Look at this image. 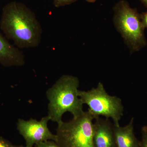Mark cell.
<instances>
[{
    "mask_svg": "<svg viewBox=\"0 0 147 147\" xmlns=\"http://www.w3.org/2000/svg\"><path fill=\"white\" fill-rule=\"evenodd\" d=\"M1 28L21 49L37 47L41 41V25L35 13L22 3L12 2L4 8Z\"/></svg>",
    "mask_w": 147,
    "mask_h": 147,
    "instance_id": "6da1fadb",
    "label": "cell"
},
{
    "mask_svg": "<svg viewBox=\"0 0 147 147\" xmlns=\"http://www.w3.org/2000/svg\"><path fill=\"white\" fill-rule=\"evenodd\" d=\"M78 95L83 104L88 105V111L94 120L102 116L112 119L115 125H120L124 112L121 99L108 94L101 82L89 90H79Z\"/></svg>",
    "mask_w": 147,
    "mask_h": 147,
    "instance_id": "277c9868",
    "label": "cell"
},
{
    "mask_svg": "<svg viewBox=\"0 0 147 147\" xmlns=\"http://www.w3.org/2000/svg\"><path fill=\"white\" fill-rule=\"evenodd\" d=\"M140 1L145 6L147 7V0H140Z\"/></svg>",
    "mask_w": 147,
    "mask_h": 147,
    "instance_id": "9a60e30c",
    "label": "cell"
},
{
    "mask_svg": "<svg viewBox=\"0 0 147 147\" xmlns=\"http://www.w3.org/2000/svg\"><path fill=\"white\" fill-rule=\"evenodd\" d=\"M0 61L9 65L22 66L25 64L23 52L15 48L0 34Z\"/></svg>",
    "mask_w": 147,
    "mask_h": 147,
    "instance_id": "9c48e42d",
    "label": "cell"
},
{
    "mask_svg": "<svg viewBox=\"0 0 147 147\" xmlns=\"http://www.w3.org/2000/svg\"><path fill=\"white\" fill-rule=\"evenodd\" d=\"M34 146L35 147H59L56 142L52 140L40 142Z\"/></svg>",
    "mask_w": 147,
    "mask_h": 147,
    "instance_id": "7c38bea8",
    "label": "cell"
},
{
    "mask_svg": "<svg viewBox=\"0 0 147 147\" xmlns=\"http://www.w3.org/2000/svg\"><path fill=\"white\" fill-rule=\"evenodd\" d=\"M79 79L76 76L64 75L46 92L49 100L48 116L50 121L61 123L65 113L69 112L76 118L84 113L83 104L78 95Z\"/></svg>",
    "mask_w": 147,
    "mask_h": 147,
    "instance_id": "7a4b0ae2",
    "label": "cell"
},
{
    "mask_svg": "<svg viewBox=\"0 0 147 147\" xmlns=\"http://www.w3.org/2000/svg\"><path fill=\"white\" fill-rule=\"evenodd\" d=\"M76 1L77 0H54L53 4L55 7H59L71 4Z\"/></svg>",
    "mask_w": 147,
    "mask_h": 147,
    "instance_id": "8fae6325",
    "label": "cell"
},
{
    "mask_svg": "<svg viewBox=\"0 0 147 147\" xmlns=\"http://www.w3.org/2000/svg\"><path fill=\"white\" fill-rule=\"evenodd\" d=\"M49 121L50 118L47 116L39 121L33 119L28 121L18 120L17 129L25 139L26 146L33 147L38 143L48 140L56 142V134H53L47 126Z\"/></svg>",
    "mask_w": 147,
    "mask_h": 147,
    "instance_id": "8992f818",
    "label": "cell"
},
{
    "mask_svg": "<svg viewBox=\"0 0 147 147\" xmlns=\"http://www.w3.org/2000/svg\"><path fill=\"white\" fill-rule=\"evenodd\" d=\"M93 123V142L94 147H117L114 123L110 119L100 117Z\"/></svg>",
    "mask_w": 147,
    "mask_h": 147,
    "instance_id": "52a82bcc",
    "label": "cell"
},
{
    "mask_svg": "<svg viewBox=\"0 0 147 147\" xmlns=\"http://www.w3.org/2000/svg\"><path fill=\"white\" fill-rule=\"evenodd\" d=\"M141 140L139 147H147V125L143 126L141 130Z\"/></svg>",
    "mask_w": 147,
    "mask_h": 147,
    "instance_id": "30bf717a",
    "label": "cell"
},
{
    "mask_svg": "<svg viewBox=\"0 0 147 147\" xmlns=\"http://www.w3.org/2000/svg\"><path fill=\"white\" fill-rule=\"evenodd\" d=\"M134 118L125 126L114 125L117 147H139V142L134 133Z\"/></svg>",
    "mask_w": 147,
    "mask_h": 147,
    "instance_id": "ba28073f",
    "label": "cell"
},
{
    "mask_svg": "<svg viewBox=\"0 0 147 147\" xmlns=\"http://www.w3.org/2000/svg\"><path fill=\"white\" fill-rule=\"evenodd\" d=\"M0 147H14L8 140L0 137Z\"/></svg>",
    "mask_w": 147,
    "mask_h": 147,
    "instance_id": "4fadbf2b",
    "label": "cell"
},
{
    "mask_svg": "<svg viewBox=\"0 0 147 147\" xmlns=\"http://www.w3.org/2000/svg\"><path fill=\"white\" fill-rule=\"evenodd\" d=\"M114 23L131 53L138 52L147 45L145 28L140 14L127 2L121 1L114 8Z\"/></svg>",
    "mask_w": 147,
    "mask_h": 147,
    "instance_id": "3957f363",
    "label": "cell"
},
{
    "mask_svg": "<svg viewBox=\"0 0 147 147\" xmlns=\"http://www.w3.org/2000/svg\"><path fill=\"white\" fill-rule=\"evenodd\" d=\"M14 147H27L26 146H14Z\"/></svg>",
    "mask_w": 147,
    "mask_h": 147,
    "instance_id": "e0dca14e",
    "label": "cell"
},
{
    "mask_svg": "<svg viewBox=\"0 0 147 147\" xmlns=\"http://www.w3.org/2000/svg\"><path fill=\"white\" fill-rule=\"evenodd\" d=\"M142 24L145 28H147V11L140 14Z\"/></svg>",
    "mask_w": 147,
    "mask_h": 147,
    "instance_id": "5bb4252c",
    "label": "cell"
},
{
    "mask_svg": "<svg viewBox=\"0 0 147 147\" xmlns=\"http://www.w3.org/2000/svg\"><path fill=\"white\" fill-rule=\"evenodd\" d=\"M92 116L87 111L80 117L58 124L56 142L59 147H94Z\"/></svg>",
    "mask_w": 147,
    "mask_h": 147,
    "instance_id": "5b68a950",
    "label": "cell"
},
{
    "mask_svg": "<svg viewBox=\"0 0 147 147\" xmlns=\"http://www.w3.org/2000/svg\"><path fill=\"white\" fill-rule=\"evenodd\" d=\"M86 1L89 3H94L95 1L96 0H86Z\"/></svg>",
    "mask_w": 147,
    "mask_h": 147,
    "instance_id": "2e32d148",
    "label": "cell"
}]
</instances>
